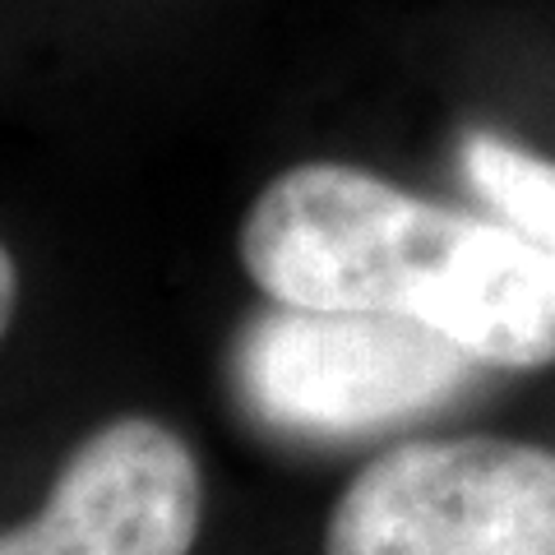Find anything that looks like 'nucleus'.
Segmentation results:
<instances>
[{"label":"nucleus","instance_id":"20e7f679","mask_svg":"<svg viewBox=\"0 0 555 555\" xmlns=\"http://www.w3.org/2000/svg\"><path fill=\"white\" fill-rule=\"evenodd\" d=\"M199 518L190 444L153 416H116L65 459L42 514L0 532V555H185Z\"/></svg>","mask_w":555,"mask_h":555},{"label":"nucleus","instance_id":"423d86ee","mask_svg":"<svg viewBox=\"0 0 555 555\" xmlns=\"http://www.w3.org/2000/svg\"><path fill=\"white\" fill-rule=\"evenodd\" d=\"M14 301H20V273H14V259L5 250V241H0V338H5V328L14 320Z\"/></svg>","mask_w":555,"mask_h":555},{"label":"nucleus","instance_id":"f03ea898","mask_svg":"<svg viewBox=\"0 0 555 555\" xmlns=\"http://www.w3.org/2000/svg\"><path fill=\"white\" fill-rule=\"evenodd\" d=\"M477 366L463 343L403 315L273 306L236 343V393L269 430L347 440L436 412Z\"/></svg>","mask_w":555,"mask_h":555},{"label":"nucleus","instance_id":"39448f33","mask_svg":"<svg viewBox=\"0 0 555 555\" xmlns=\"http://www.w3.org/2000/svg\"><path fill=\"white\" fill-rule=\"evenodd\" d=\"M459 167L467 185L514 232H524L532 246L555 255V163L532 158L528 149H518L500 134L473 130L459 149Z\"/></svg>","mask_w":555,"mask_h":555},{"label":"nucleus","instance_id":"7ed1b4c3","mask_svg":"<svg viewBox=\"0 0 555 555\" xmlns=\"http://www.w3.org/2000/svg\"><path fill=\"white\" fill-rule=\"evenodd\" d=\"M324 555H555V454L491 436L398 444L343 491Z\"/></svg>","mask_w":555,"mask_h":555},{"label":"nucleus","instance_id":"f257e3e1","mask_svg":"<svg viewBox=\"0 0 555 555\" xmlns=\"http://www.w3.org/2000/svg\"><path fill=\"white\" fill-rule=\"evenodd\" d=\"M241 264L278 306L403 315L481 366L555 361V255L505 218L416 199L361 167L273 177L241 222Z\"/></svg>","mask_w":555,"mask_h":555}]
</instances>
